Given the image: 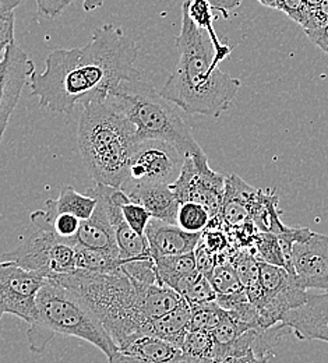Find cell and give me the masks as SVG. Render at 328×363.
<instances>
[{
	"instance_id": "40",
	"label": "cell",
	"mask_w": 328,
	"mask_h": 363,
	"mask_svg": "<svg viewBox=\"0 0 328 363\" xmlns=\"http://www.w3.org/2000/svg\"><path fill=\"white\" fill-rule=\"evenodd\" d=\"M108 361H109V363H149L141 361L139 358L130 357V355H125V354H122L119 351L115 355H112L111 358H108Z\"/></svg>"
},
{
	"instance_id": "28",
	"label": "cell",
	"mask_w": 328,
	"mask_h": 363,
	"mask_svg": "<svg viewBox=\"0 0 328 363\" xmlns=\"http://www.w3.org/2000/svg\"><path fill=\"white\" fill-rule=\"evenodd\" d=\"M190 308H191L190 331L211 333L228 315V312L222 309L217 301L193 305Z\"/></svg>"
},
{
	"instance_id": "20",
	"label": "cell",
	"mask_w": 328,
	"mask_h": 363,
	"mask_svg": "<svg viewBox=\"0 0 328 363\" xmlns=\"http://www.w3.org/2000/svg\"><path fill=\"white\" fill-rule=\"evenodd\" d=\"M154 263L158 282L176 291L181 296L200 275L196 267L194 252L179 256L155 257Z\"/></svg>"
},
{
	"instance_id": "48",
	"label": "cell",
	"mask_w": 328,
	"mask_h": 363,
	"mask_svg": "<svg viewBox=\"0 0 328 363\" xmlns=\"http://www.w3.org/2000/svg\"><path fill=\"white\" fill-rule=\"evenodd\" d=\"M181 363H185V362H181Z\"/></svg>"
},
{
	"instance_id": "36",
	"label": "cell",
	"mask_w": 328,
	"mask_h": 363,
	"mask_svg": "<svg viewBox=\"0 0 328 363\" xmlns=\"http://www.w3.org/2000/svg\"><path fill=\"white\" fill-rule=\"evenodd\" d=\"M14 10L0 11V53L6 52V48L14 43Z\"/></svg>"
},
{
	"instance_id": "7",
	"label": "cell",
	"mask_w": 328,
	"mask_h": 363,
	"mask_svg": "<svg viewBox=\"0 0 328 363\" xmlns=\"http://www.w3.org/2000/svg\"><path fill=\"white\" fill-rule=\"evenodd\" d=\"M76 246L74 240L63 239L55 232L45 210H38L31 214L20 245L0 257L24 270L52 277L77 270Z\"/></svg>"
},
{
	"instance_id": "19",
	"label": "cell",
	"mask_w": 328,
	"mask_h": 363,
	"mask_svg": "<svg viewBox=\"0 0 328 363\" xmlns=\"http://www.w3.org/2000/svg\"><path fill=\"white\" fill-rule=\"evenodd\" d=\"M119 352L149 363H181L182 348L151 334H140L119 348Z\"/></svg>"
},
{
	"instance_id": "16",
	"label": "cell",
	"mask_w": 328,
	"mask_h": 363,
	"mask_svg": "<svg viewBox=\"0 0 328 363\" xmlns=\"http://www.w3.org/2000/svg\"><path fill=\"white\" fill-rule=\"evenodd\" d=\"M120 189L132 201L141 204L152 218L176 224L181 203L172 191L171 184H125Z\"/></svg>"
},
{
	"instance_id": "13",
	"label": "cell",
	"mask_w": 328,
	"mask_h": 363,
	"mask_svg": "<svg viewBox=\"0 0 328 363\" xmlns=\"http://www.w3.org/2000/svg\"><path fill=\"white\" fill-rule=\"evenodd\" d=\"M34 73V62L16 41L6 48L0 62V143L23 89Z\"/></svg>"
},
{
	"instance_id": "32",
	"label": "cell",
	"mask_w": 328,
	"mask_h": 363,
	"mask_svg": "<svg viewBox=\"0 0 328 363\" xmlns=\"http://www.w3.org/2000/svg\"><path fill=\"white\" fill-rule=\"evenodd\" d=\"M182 298L188 302L190 306L200 305L205 302H214L217 301V292L214 291L210 279L200 274L194 282L188 288V291L182 295Z\"/></svg>"
},
{
	"instance_id": "1",
	"label": "cell",
	"mask_w": 328,
	"mask_h": 363,
	"mask_svg": "<svg viewBox=\"0 0 328 363\" xmlns=\"http://www.w3.org/2000/svg\"><path fill=\"white\" fill-rule=\"evenodd\" d=\"M137 56L139 46L130 37L103 24L89 44L50 52L45 70L31 76V95L50 112L72 113L77 105L105 101L122 82L140 76Z\"/></svg>"
},
{
	"instance_id": "17",
	"label": "cell",
	"mask_w": 328,
	"mask_h": 363,
	"mask_svg": "<svg viewBox=\"0 0 328 363\" xmlns=\"http://www.w3.org/2000/svg\"><path fill=\"white\" fill-rule=\"evenodd\" d=\"M257 190L259 189L249 186L236 175L227 177L224 199L220 210V218L227 232L250 221Z\"/></svg>"
},
{
	"instance_id": "15",
	"label": "cell",
	"mask_w": 328,
	"mask_h": 363,
	"mask_svg": "<svg viewBox=\"0 0 328 363\" xmlns=\"http://www.w3.org/2000/svg\"><path fill=\"white\" fill-rule=\"evenodd\" d=\"M145 238L152 259L165 256H179L194 252L201 239V232L193 233L165 221L151 218L145 228Z\"/></svg>"
},
{
	"instance_id": "38",
	"label": "cell",
	"mask_w": 328,
	"mask_h": 363,
	"mask_svg": "<svg viewBox=\"0 0 328 363\" xmlns=\"http://www.w3.org/2000/svg\"><path fill=\"white\" fill-rule=\"evenodd\" d=\"M74 0H35L40 14L55 18Z\"/></svg>"
},
{
	"instance_id": "33",
	"label": "cell",
	"mask_w": 328,
	"mask_h": 363,
	"mask_svg": "<svg viewBox=\"0 0 328 363\" xmlns=\"http://www.w3.org/2000/svg\"><path fill=\"white\" fill-rule=\"evenodd\" d=\"M45 213H47L49 221L52 223V227L55 229V232L67 240H74L79 228H80V220L76 216L67 214V213H62V214H52L47 207H44ZM76 242V240H74Z\"/></svg>"
},
{
	"instance_id": "24",
	"label": "cell",
	"mask_w": 328,
	"mask_h": 363,
	"mask_svg": "<svg viewBox=\"0 0 328 363\" xmlns=\"http://www.w3.org/2000/svg\"><path fill=\"white\" fill-rule=\"evenodd\" d=\"M185 363H214L217 361L215 344L207 331H188L182 342Z\"/></svg>"
},
{
	"instance_id": "8",
	"label": "cell",
	"mask_w": 328,
	"mask_h": 363,
	"mask_svg": "<svg viewBox=\"0 0 328 363\" xmlns=\"http://www.w3.org/2000/svg\"><path fill=\"white\" fill-rule=\"evenodd\" d=\"M285 267L305 289L328 292V236L309 228H286L278 235Z\"/></svg>"
},
{
	"instance_id": "44",
	"label": "cell",
	"mask_w": 328,
	"mask_h": 363,
	"mask_svg": "<svg viewBox=\"0 0 328 363\" xmlns=\"http://www.w3.org/2000/svg\"><path fill=\"white\" fill-rule=\"evenodd\" d=\"M271 355H254L251 359H249L246 363H268L270 362Z\"/></svg>"
},
{
	"instance_id": "45",
	"label": "cell",
	"mask_w": 328,
	"mask_h": 363,
	"mask_svg": "<svg viewBox=\"0 0 328 363\" xmlns=\"http://www.w3.org/2000/svg\"><path fill=\"white\" fill-rule=\"evenodd\" d=\"M323 3V0H305V4L307 9H316Z\"/></svg>"
},
{
	"instance_id": "12",
	"label": "cell",
	"mask_w": 328,
	"mask_h": 363,
	"mask_svg": "<svg viewBox=\"0 0 328 363\" xmlns=\"http://www.w3.org/2000/svg\"><path fill=\"white\" fill-rule=\"evenodd\" d=\"M47 277L11 262H0V318L17 316L30 323L35 315V296Z\"/></svg>"
},
{
	"instance_id": "29",
	"label": "cell",
	"mask_w": 328,
	"mask_h": 363,
	"mask_svg": "<svg viewBox=\"0 0 328 363\" xmlns=\"http://www.w3.org/2000/svg\"><path fill=\"white\" fill-rule=\"evenodd\" d=\"M208 279L214 291L217 292V296L231 295L244 289L234 272L228 256L225 255H218V264L214 269V272H211Z\"/></svg>"
},
{
	"instance_id": "35",
	"label": "cell",
	"mask_w": 328,
	"mask_h": 363,
	"mask_svg": "<svg viewBox=\"0 0 328 363\" xmlns=\"http://www.w3.org/2000/svg\"><path fill=\"white\" fill-rule=\"evenodd\" d=\"M194 257H196V267L197 272L207 278L214 272V269L218 264V255L210 252L205 246L198 243V246L194 249Z\"/></svg>"
},
{
	"instance_id": "41",
	"label": "cell",
	"mask_w": 328,
	"mask_h": 363,
	"mask_svg": "<svg viewBox=\"0 0 328 363\" xmlns=\"http://www.w3.org/2000/svg\"><path fill=\"white\" fill-rule=\"evenodd\" d=\"M24 0H0V11H13Z\"/></svg>"
},
{
	"instance_id": "42",
	"label": "cell",
	"mask_w": 328,
	"mask_h": 363,
	"mask_svg": "<svg viewBox=\"0 0 328 363\" xmlns=\"http://www.w3.org/2000/svg\"><path fill=\"white\" fill-rule=\"evenodd\" d=\"M105 0H83V7L86 11H94L96 9L103 6Z\"/></svg>"
},
{
	"instance_id": "10",
	"label": "cell",
	"mask_w": 328,
	"mask_h": 363,
	"mask_svg": "<svg viewBox=\"0 0 328 363\" xmlns=\"http://www.w3.org/2000/svg\"><path fill=\"white\" fill-rule=\"evenodd\" d=\"M227 177L211 169L205 154L185 157L178 179L171 184L179 203L204 206L211 218L220 216Z\"/></svg>"
},
{
	"instance_id": "39",
	"label": "cell",
	"mask_w": 328,
	"mask_h": 363,
	"mask_svg": "<svg viewBox=\"0 0 328 363\" xmlns=\"http://www.w3.org/2000/svg\"><path fill=\"white\" fill-rule=\"evenodd\" d=\"M306 35L315 45L320 48L324 53L328 55V23L322 28H317L315 31H307Z\"/></svg>"
},
{
	"instance_id": "23",
	"label": "cell",
	"mask_w": 328,
	"mask_h": 363,
	"mask_svg": "<svg viewBox=\"0 0 328 363\" xmlns=\"http://www.w3.org/2000/svg\"><path fill=\"white\" fill-rule=\"evenodd\" d=\"M45 207L52 214L67 213L76 216L80 221L89 220L96 207V199L90 194H81L72 186H64L56 200L49 199Z\"/></svg>"
},
{
	"instance_id": "21",
	"label": "cell",
	"mask_w": 328,
	"mask_h": 363,
	"mask_svg": "<svg viewBox=\"0 0 328 363\" xmlns=\"http://www.w3.org/2000/svg\"><path fill=\"white\" fill-rule=\"evenodd\" d=\"M190 318H191V308L185 299L161 318H155L148 323L145 334H151L174 342L182 347V342L190 331Z\"/></svg>"
},
{
	"instance_id": "37",
	"label": "cell",
	"mask_w": 328,
	"mask_h": 363,
	"mask_svg": "<svg viewBox=\"0 0 328 363\" xmlns=\"http://www.w3.org/2000/svg\"><path fill=\"white\" fill-rule=\"evenodd\" d=\"M277 10H281L290 20L302 26L307 7L305 0H278Z\"/></svg>"
},
{
	"instance_id": "34",
	"label": "cell",
	"mask_w": 328,
	"mask_h": 363,
	"mask_svg": "<svg viewBox=\"0 0 328 363\" xmlns=\"http://www.w3.org/2000/svg\"><path fill=\"white\" fill-rule=\"evenodd\" d=\"M122 214L125 221L133 230H136L139 235H145V228L152 217L141 204L135 203L132 200L126 201L122 206Z\"/></svg>"
},
{
	"instance_id": "27",
	"label": "cell",
	"mask_w": 328,
	"mask_h": 363,
	"mask_svg": "<svg viewBox=\"0 0 328 363\" xmlns=\"http://www.w3.org/2000/svg\"><path fill=\"white\" fill-rule=\"evenodd\" d=\"M249 250L257 257L259 262L285 267L280 238L271 232H259Z\"/></svg>"
},
{
	"instance_id": "46",
	"label": "cell",
	"mask_w": 328,
	"mask_h": 363,
	"mask_svg": "<svg viewBox=\"0 0 328 363\" xmlns=\"http://www.w3.org/2000/svg\"><path fill=\"white\" fill-rule=\"evenodd\" d=\"M317 9L320 10V13L328 20V0H323V3Z\"/></svg>"
},
{
	"instance_id": "43",
	"label": "cell",
	"mask_w": 328,
	"mask_h": 363,
	"mask_svg": "<svg viewBox=\"0 0 328 363\" xmlns=\"http://www.w3.org/2000/svg\"><path fill=\"white\" fill-rule=\"evenodd\" d=\"M254 355L249 357V358H234V357H228V358H222V359H218L214 363H246L249 359H251Z\"/></svg>"
},
{
	"instance_id": "47",
	"label": "cell",
	"mask_w": 328,
	"mask_h": 363,
	"mask_svg": "<svg viewBox=\"0 0 328 363\" xmlns=\"http://www.w3.org/2000/svg\"><path fill=\"white\" fill-rule=\"evenodd\" d=\"M3 56H4V53H0V62H1V59H3Z\"/></svg>"
},
{
	"instance_id": "3",
	"label": "cell",
	"mask_w": 328,
	"mask_h": 363,
	"mask_svg": "<svg viewBox=\"0 0 328 363\" xmlns=\"http://www.w3.org/2000/svg\"><path fill=\"white\" fill-rule=\"evenodd\" d=\"M52 278L80 298L113 338L118 350L136 335L145 334L149 323L145 315L148 285L135 282L122 270H74Z\"/></svg>"
},
{
	"instance_id": "26",
	"label": "cell",
	"mask_w": 328,
	"mask_h": 363,
	"mask_svg": "<svg viewBox=\"0 0 328 363\" xmlns=\"http://www.w3.org/2000/svg\"><path fill=\"white\" fill-rule=\"evenodd\" d=\"M123 260L108 256L102 252L76 246V267L77 270L95 272H115L120 270Z\"/></svg>"
},
{
	"instance_id": "18",
	"label": "cell",
	"mask_w": 328,
	"mask_h": 363,
	"mask_svg": "<svg viewBox=\"0 0 328 363\" xmlns=\"http://www.w3.org/2000/svg\"><path fill=\"white\" fill-rule=\"evenodd\" d=\"M74 240L77 246L102 252L112 257H119L115 229L101 200L96 199V207L93 216L89 220L80 223Z\"/></svg>"
},
{
	"instance_id": "31",
	"label": "cell",
	"mask_w": 328,
	"mask_h": 363,
	"mask_svg": "<svg viewBox=\"0 0 328 363\" xmlns=\"http://www.w3.org/2000/svg\"><path fill=\"white\" fill-rule=\"evenodd\" d=\"M120 270L125 272L130 279L142 285L159 284L155 272V263L151 255L123 260Z\"/></svg>"
},
{
	"instance_id": "4",
	"label": "cell",
	"mask_w": 328,
	"mask_h": 363,
	"mask_svg": "<svg viewBox=\"0 0 328 363\" xmlns=\"http://www.w3.org/2000/svg\"><path fill=\"white\" fill-rule=\"evenodd\" d=\"M136 128L109 95L83 106L77 145L89 175L95 183L122 187L136 144Z\"/></svg>"
},
{
	"instance_id": "5",
	"label": "cell",
	"mask_w": 328,
	"mask_h": 363,
	"mask_svg": "<svg viewBox=\"0 0 328 363\" xmlns=\"http://www.w3.org/2000/svg\"><path fill=\"white\" fill-rule=\"evenodd\" d=\"M31 352L41 354L56 335L76 337L93 344L106 358L119 350L94 313L70 289L47 277L35 296V315L28 323Z\"/></svg>"
},
{
	"instance_id": "25",
	"label": "cell",
	"mask_w": 328,
	"mask_h": 363,
	"mask_svg": "<svg viewBox=\"0 0 328 363\" xmlns=\"http://www.w3.org/2000/svg\"><path fill=\"white\" fill-rule=\"evenodd\" d=\"M230 262L244 289L260 284V262L247 247H237L230 253Z\"/></svg>"
},
{
	"instance_id": "9",
	"label": "cell",
	"mask_w": 328,
	"mask_h": 363,
	"mask_svg": "<svg viewBox=\"0 0 328 363\" xmlns=\"http://www.w3.org/2000/svg\"><path fill=\"white\" fill-rule=\"evenodd\" d=\"M260 285L261 294L251 303L260 312L266 328L280 324L282 316L303 305L309 295L293 274L263 262H260Z\"/></svg>"
},
{
	"instance_id": "22",
	"label": "cell",
	"mask_w": 328,
	"mask_h": 363,
	"mask_svg": "<svg viewBox=\"0 0 328 363\" xmlns=\"http://www.w3.org/2000/svg\"><path fill=\"white\" fill-rule=\"evenodd\" d=\"M278 196L270 190H257L256 200L251 207L250 221L260 232H271L280 235L288 227H285L280 220Z\"/></svg>"
},
{
	"instance_id": "30",
	"label": "cell",
	"mask_w": 328,
	"mask_h": 363,
	"mask_svg": "<svg viewBox=\"0 0 328 363\" xmlns=\"http://www.w3.org/2000/svg\"><path fill=\"white\" fill-rule=\"evenodd\" d=\"M210 221H211V216L204 206L193 201L181 203L178 210L176 225H179L188 232L198 233L208 227Z\"/></svg>"
},
{
	"instance_id": "2",
	"label": "cell",
	"mask_w": 328,
	"mask_h": 363,
	"mask_svg": "<svg viewBox=\"0 0 328 363\" xmlns=\"http://www.w3.org/2000/svg\"><path fill=\"white\" fill-rule=\"evenodd\" d=\"M176 46L181 55L176 69L159 92L186 113L220 116L231 106L240 82L218 67L213 40L190 18L185 3Z\"/></svg>"
},
{
	"instance_id": "49",
	"label": "cell",
	"mask_w": 328,
	"mask_h": 363,
	"mask_svg": "<svg viewBox=\"0 0 328 363\" xmlns=\"http://www.w3.org/2000/svg\"><path fill=\"white\" fill-rule=\"evenodd\" d=\"M327 294H328V292H327Z\"/></svg>"
},
{
	"instance_id": "14",
	"label": "cell",
	"mask_w": 328,
	"mask_h": 363,
	"mask_svg": "<svg viewBox=\"0 0 328 363\" xmlns=\"http://www.w3.org/2000/svg\"><path fill=\"white\" fill-rule=\"evenodd\" d=\"M280 324L299 340L328 342V294H309L303 305L282 316Z\"/></svg>"
},
{
	"instance_id": "11",
	"label": "cell",
	"mask_w": 328,
	"mask_h": 363,
	"mask_svg": "<svg viewBox=\"0 0 328 363\" xmlns=\"http://www.w3.org/2000/svg\"><path fill=\"white\" fill-rule=\"evenodd\" d=\"M183 161L182 152L169 143L161 140L137 141L125 184H172L181 174Z\"/></svg>"
},
{
	"instance_id": "6",
	"label": "cell",
	"mask_w": 328,
	"mask_h": 363,
	"mask_svg": "<svg viewBox=\"0 0 328 363\" xmlns=\"http://www.w3.org/2000/svg\"><path fill=\"white\" fill-rule=\"evenodd\" d=\"M111 96L135 125L136 141L161 140L175 145L183 157L205 154L179 113L181 108L141 76L122 82Z\"/></svg>"
}]
</instances>
